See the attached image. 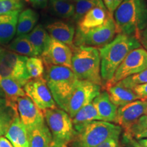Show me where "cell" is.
<instances>
[{"instance_id":"cell-1","label":"cell","mask_w":147,"mask_h":147,"mask_svg":"<svg viewBox=\"0 0 147 147\" xmlns=\"http://www.w3.org/2000/svg\"><path fill=\"white\" fill-rule=\"evenodd\" d=\"M142 47L138 38L118 34L110 43L98 49L103 83L109 82L121 62L131 51Z\"/></svg>"},{"instance_id":"cell-2","label":"cell","mask_w":147,"mask_h":147,"mask_svg":"<svg viewBox=\"0 0 147 147\" xmlns=\"http://www.w3.org/2000/svg\"><path fill=\"white\" fill-rule=\"evenodd\" d=\"M117 34L135 36L139 39L147 27L146 0H123L113 13Z\"/></svg>"},{"instance_id":"cell-3","label":"cell","mask_w":147,"mask_h":147,"mask_svg":"<svg viewBox=\"0 0 147 147\" xmlns=\"http://www.w3.org/2000/svg\"><path fill=\"white\" fill-rule=\"evenodd\" d=\"M71 69L78 80L103 85L101 76L100 55L96 47H73Z\"/></svg>"},{"instance_id":"cell-4","label":"cell","mask_w":147,"mask_h":147,"mask_svg":"<svg viewBox=\"0 0 147 147\" xmlns=\"http://www.w3.org/2000/svg\"><path fill=\"white\" fill-rule=\"evenodd\" d=\"M45 79L57 106L64 110L78 80L72 69L62 65H47Z\"/></svg>"},{"instance_id":"cell-5","label":"cell","mask_w":147,"mask_h":147,"mask_svg":"<svg viewBox=\"0 0 147 147\" xmlns=\"http://www.w3.org/2000/svg\"><path fill=\"white\" fill-rule=\"evenodd\" d=\"M122 127L104 121H93L71 141V147H97L112 138L120 136Z\"/></svg>"},{"instance_id":"cell-6","label":"cell","mask_w":147,"mask_h":147,"mask_svg":"<svg viewBox=\"0 0 147 147\" xmlns=\"http://www.w3.org/2000/svg\"><path fill=\"white\" fill-rule=\"evenodd\" d=\"M46 123L52 135V146L69 145L76 132L74 128L71 118L65 110L58 107L43 111Z\"/></svg>"},{"instance_id":"cell-7","label":"cell","mask_w":147,"mask_h":147,"mask_svg":"<svg viewBox=\"0 0 147 147\" xmlns=\"http://www.w3.org/2000/svg\"><path fill=\"white\" fill-rule=\"evenodd\" d=\"M117 29L113 16L109 14L104 23L100 26L86 32L75 33L74 47H102L110 43L115 38Z\"/></svg>"},{"instance_id":"cell-8","label":"cell","mask_w":147,"mask_h":147,"mask_svg":"<svg viewBox=\"0 0 147 147\" xmlns=\"http://www.w3.org/2000/svg\"><path fill=\"white\" fill-rule=\"evenodd\" d=\"M100 92V85L86 80H77L63 110L72 118L82 108L93 102Z\"/></svg>"},{"instance_id":"cell-9","label":"cell","mask_w":147,"mask_h":147,"mask_svg":"<svg viewBox=\"0 0 147 147\" xmlns=\"http://www.w3.org/2000/svg\"><path fill=\"white\" fill-rule=\"evenodd\" d=\"M27 58L28 57L4 49L0 60V75L13 79L24 87L31 79L26 68Z\"/></svg>"},{"instance_id":"cell-10","label":"cell","mask_w":147,"mask_h":147,"mask_svg":"<svg viewBox=\"0 0 147 147\" xmlns=\"http://www.w3.org/2000/svg\"><path fill=\"white\" fill-rule=\"evenodd\" d=\"M147 68V51L143 47L131 51L121 62L107 86L113 85L124 78L136 74Z\"/></svg>"},{"instance_id":"cell-11","label":"cell","mask_w":147,"mask_h":147,"mask_svg":"<svg viewBox=\"0 0 147 147\" xmlns=\"http://www.w3.org/2000/svg\"><path fill=\"white\" fill-rule=\"evenodd\" d=\"M25 94L42 111L57 108L45 78L30 79L24 85Z\"/></svg>"},{"instance_id":"cell-12","label":"cell","mask_w":147,"mask_h":147,"mask_svg":"<svg viewBox=\"0 0 147 147\" xmlns=\"http://www.w3.org/2000/svg\"><path fill=\"white\" fill-rule=\"evenodd\" d=\"M72 49L69 46L51 38L42 53L41 59L47 65H62L71 69Z\"/></svg>"},{"instance_id":"cell-13","label":"cell","mask_w":147,"mask_h":147,"mask_svg":"<svg viewBox=\"0 0 147 147\" xmlns=\"http://www.w3.org/2000/svg\"><path fill=\"white\" fill-rule=\"evenodd\" d=\"M17 111L19 118L29 131L36 127L45 123L43 111L33 101L25 95L17 100Z\"/></svg>"},{"instance_id":"cell-14","label":"cell","mask_w":147,"mask_h":147,"mask_svg":"<svg viewBox=\"0 0 147 147\" xmlns=\"http://www.w3.org/2000/svg\"><path fill=\"white\" fill-rule=\"evenodd\" d=\"M146 113L147 105L145 101L142 100L134 101L118 108L114 123L126 131L141 116Z\"/></svg>"},{"instance_id":"cell-15","label":"cell","mask_w":147,"mask_h":147,"mask_svg":"<svg viewBox=\"0 0 147 147\" xmlns=\"http://www.w3.org/2000/svg\"><path fill=\"white\" fill-rule=\"evenodd\" d=\"M46 29L51 38L62 42L71 48L74 47L76 30L72 25L65 22L55 21L49 24Z\"/></svg>"},{"instance_id":"cell-16","label":"cell","mask_w":147,"mask_h":147,"mask_svg":"<svg viewBox=\"0 0 147 147\" xmlns=\"http://www.w3.org/2000/svg\"><path fill=\"white\" fill-rule=\"evenodd\" d=\"M108 12L106 8L97 6L87 12L77 22L76 32H86L102 25L107 18Z\"/></svg>"},{"instance_id":"cell-17","label":"cell","mask_w":147,"mask_h":147,"mask_svg":"<svg viewBox=\"0 0 147 147\" xmlns=\"http://www.w3.org/2000/svg\"><path fill=\"white\" fill-rule=\"evenodd\" d=\"M97 113L101 121L114 123L118 108L110 100L107 91L100 92V94L93 100Z\"/></svg>"},{"instance_id":"cell-18","label":"cell","mask_w":147,"mask_h":147,"mask_svg":"<svg viewBox=\"0 0 147 147\" xmlns=\"http://www.w3.org/2000/svg\"><path fill=\"white\" fill-rule=\"evenodd\" d=\"M4 136L14 147H29V132L18 115L14 118Z\"/></svg>"},{"instance_id":"cell-19","label":"cell","mask_w":147,"mask_h":147,"mask_svg":"<svg viewBox=\"0 0 147 147\" xmlns=\"http://www.w3.org/2000/svg\"><path fill=\"white\" fill-rule=\"evenodd\" d=\"M110 100L117 108L123 106L134 101L140 100L132 89H127L116 83L106 87Z\"/></svg>"},{"instance_id":"cell-20","label":"cell","mask_w":147,"mask_h":147,"mask_svg":"<svg viewBox=\"0 0 147 147\" xmlns=\"http://www.w3.org/2000/svg\"><path fill=\"white\" fill-rule=\"evenodd\" d=\"M20 11L0 15V44L8 43L16 33V26Z\"/></svg>"},{"instance_id":"cell-21","label":"cell","mask_w":147,"mask_h":147,"mask_svg":"<svg viewBox=\"0 0 147 147\" xmlns=\"http://www.w3.org/2000/svg\"><path fill=\"white\" fill-rule=\"evenodd\" d=\"M72 124L76 134L80 133L88 124L93 121H101L93 103L82 108L71 118Z\"/></svg>"},{"instance_id":"cell-22","label":"cell","mask_w":147,"mask_h":147,"mask_svg":"<svg viewBox=\"0 0 147 147\" xmlns=\"http://www.w3.org/2000/svg\"><path fill=\"white\" fill-rule=\"evenodd\" d=\"M28 132L29 147L52 146V135L46 122Z\"/></svg>"},{"instance_id":"cell-23","label":"cell","mask_w":147,"mask_h":147,"mask_svg":"<svg viewBox=\"0 0 147 147\" xmlns=\"http://www.w3.org/2000/svg\"><path fill=\"white\" fill-rule=\"evenodd\" d=\"M18 115L17 104H11L5 98L0 97V136H4Z\"/></svg>"},{"instance_id":"cell-24","label":"cell","mask_w":147,"mask_h":147,"mask_svg":"<svg viewBox=\"0 0 147 147\" xmlns=\"http://www.w3.org/2000/svg\"><path fill=\"white\" fill-rule=\"evenodd\" d=\"M0 87L5 94V99L11 104L16 105L18 97H23L25 94L23 87L17 82L10 78L0 75Z\"/></svg>"},{"instance_id":"cell-25","label":"cell","mask_w":147,"mask_h":147,"mask_svg":"<svg viewBox=\"0 0 147 147\" xmlns=\"http://www.w3.org/2000/svg\"><path fill=\"white\" fill-rule=\"evenodd\" d=\"M27 36L35 49L37 56L42 55L51 39L47 29L42 25H36L32 32L27 34Z\"/></svg>"},{"instance_id":"cell-26","label":"cell","mask_w":147,"mask_h":147,"mask_svg":"<svg viewBox=\"0 0 147 147\" xmlns=\"http://www.w3.org/2000/svg\"><path fill=\"white\" fill-rule=\"evenodd\" d=\"M39 15L36 11L28 8L22 11L18 18L16 26V36L28 34L36 26Z\"/></svg>"},{"instance_id":"cell-27","label":"cell","mask_w":147,"mask_h":147,"mask_svg":"<svg viewBox=\"0 0 147 147\" xmlns=\"http://www.w3.org/2000/svg\"><path fill=\"white\" fill-rule=\"evenodd\" d=\"M8 50L17 53L18 55L30 57H38L30 41L26 35L18 36L8 45Z\"/></svg>"},{"instance_id":"cell-28","label":"cell","mask_w":147,"mask_h":147,"mask_svg":"<svg viewBox=\"0 0 147 147\" xmlns=\"http://www.w3.org/2000/svg\"><path fill=\"white\" fill-rule=\"evenodd\" d=\"M50 4L53 12L63 18H72L75 12V5L72 1L62 0H50Z\"/></svg>"},{"instance_id":"cell-29","label":"cell","mask_w":147,"mask_h":147,"mask_svg":"<svg viewBox=\"0 0 147 147\" xmlns=\"http://www.w3.org/2000/svg\"><path fill=\"white\" fill-rule=\"evenodd\" d=\"M74 5L75 12L71 18L74 22H78L87 12L95 7L106 8L102 0H76Z\"/></svg>"},{"instance_id":"cell-30","label":"cell","mask_w":147,"mask_h":147,"mask_svg":"<svg viewBox=\"0 0 147 147\" xmlns=\"http://www.w3.org/2000/svg\"><path fill=\"white\" fill-rule=\"evenodd\" d=\"M26 68L31 79L42 77L45 74V64L42 59L38 57L27 58Z\"/></svg>"},{"instance_id":"cell-31","label":"cell","mask_w":147,"mask_h":147,"mask_svg":"<svg viewBox=\"0 0 147 147\" xmlns=\"http://www.w3.org/2000/svg\"><path fill=\"white\" fill-rule=\"evenodd\" d=\"M146 82H147V68L136 74L127 77L123 80L117 82V84L127 89H133L136 86Z\"/></svg>"},{"instance_id":"cell-32","label":"cell","mask_w":147,"mask_h":147,"mask_svg":"<svg viewBox=\"0 0 147 147\" xmlns=\"http://www.w3.org/2000/svg\"><path fill=\"white\" fill-rule=\"evenodd\" d=\"M23 8V3L20 0H0V15L20 11Z\"/></svg>"},{"instance_id":"cell-33","label":"cell","mask_w":147,"mask_h":147,"mask_svg":"<svg viewBox=\"0 0 147 147\" xmlns=\"http://www.w3.org/2000/svg\"><path fill=\"white\" fill-rule=\"evenodd\" d=\"M147 129V113L141 116L132 125L126 130L124 135L134 137L136 134L140 133Z\"/></svg>"},{"instance_id":"cell-34","label":"cell","mask_w":147,"mask_h":147,"mask_svg":"<svg viewBox=\"0 0 147 147\" xmlns=\"http://www.w3.org/2000/svg\"><path fill=\"white\" fill-rule=\"evenodd\" d=\"M132 90L139 97L140 100H147V82L138 85Z\"/></svg>"},{"instance_id":"cell-35","label":"cell","mask_w":147,"mask_h":147,"mask_svg":"<svg viewBox=\"0 0 147 147\" xmlns=\"http://www.w3.org/2000/svg\"><path fill=\"white\" fill-rule=\"evenodd\" d=\"M119 144V138L115 137L108 139L97 147H118Z\"/></svg>"},{"instance_id":"cell-36","label":"cell","mask_w":147,"mask_h":147,"mask_svg":"<svg viewBox=\"0 0 147 147\" xmlns=\"http://www.w3.org/2000/svg\"><path fill=\"white\" fill-rule=\"evenodd\" d=\"M33 7L36 8H45L50 0H29Z\"/></svg>"},{"instance_id":"cell-37","label":"cell","mask_w":147,"mask_h":147,"mask_svg":"<svg viewBox=\"0 0 147 147\" xmlns=\"http://www.w3.org/2000/svg\"><path fill=\"white\" fill-rule=\"evenodd\" d=\"M102 1L108 13L111 16H113V13L115 10V6H114V0H102Z\"/></svg>"},{"instance_id":"cell-38","label":"cell","mask_w":147,"mask_h":147,"mask_svg":"<svg viewBox=\"0 0 147 147\" xmlns=\"http://www.w3.org/2000/svg\"><path fill=\"white\" fill-rule=\"evenodd\" d=\"M124 139L125 141V142H127L132 147H144L141 144H140L133 137L124 135Z\"/></svg>"},{"instance_id":"cell-39","label":"cell","mask_w":147,"mask_h":147,"mask_svg":"<svg viewBox=\"0 0 147 147\" xmlns=\"http://www.w3.org/2000/svg\"><path fill=\"white\" fill-rule=\"evenodd\" d=\"M0 147H14L10 141L5 137L0 136Z\"/></svg>"},{"instance_id":"cell-40","label":"cell","mask_w":147,"mask_h":147,"mask_svg":"<svg viewBox=\"0 0 147 147\" xmlns=\"http://www.w3.org/2000/svg\"><path fill=\"white\" fill-rule=\"evenodd\" d=\"M139 40L140 43L147 44V27L141 32L139 37Z\"/></svg>"},{"instance_id":"cell-41","label":"cell","mask_w":147,"mask_h":147,"mask_svg":"<svg viewBox=\"0 0 147 147\" xmlns=\"http://www.w3.org/2000/svg\"><path fill=\"white\" fill-rule=\"evenodd\" d=\"M134 138L136 140H140V139H143V138H147V129L144 130V131L140 132V133L136 134V136H134Z\"/></svg>"},{"instance_id":"cell-42","label":"cell","mask_w":147,"mask_h":147,"mask_svg":"<svg viewBox=\"0 0 147 147\" xmlns=\"http://www.w3.org/2000/svg\"><path fill=\"white\" fill-rule=\"evenodd\" d=\"M137 141L138 142L139 144L142 145V146H143L144 147H147V138L140 139V140H138Z\"/></svg>"},{"instance_id":"cell-43","label":"cell","mask_w":147,"mask_h":147,"mask_svg":"<svg viewBox=\"0 0 147 147\" xmlns=\"http://www.w3.org/2000/svg\"><path fill=\"white\" fill-rule=\"evenodd\" d=\"M123 0H114V6H115V9H116L119 6V5L122 2Z\"/></svg>"},{"instance_id":"cell-44","label":"cell","mask_w":147,"mask_h":147,"mask_svg":"<svg viewBox=\"0 0 147 147\" xmlns=\"http://www.w3.org/2000/svg\"><path fill=\"white\" fill-rule=\"evenodd\" d=\"M0 97L5 98V94H4V93H3V91H2V89H1V87H0Z\"/></svg>"},{"instance_id":"cell-45","label":"cell","mask_w":147,"mask_h":147,"mask_svg":"<svg viewBox=\"0 0 147 147\" xmlns=\"http://www.w3.org/2000/svg\"><path fill=\"white\" fill-rule=\"evenodd\" d=\"M3 51H4V49H3V48L0 47V60H1V57H2V55H3Z\"/></svg>"},{"instance_id":"cell-46","label":"cell","mask_w":147,"mask_h":147,"mask_svg":"<svg viewBox=\"0 0 147 147\" xmlns=\"http://www.w3.org/2000/svg\"><path fill=\"white\" fill-rule=\"evenodd\" d=\"M141 45H142V47L144 49L147 51V44L145 43H141Z\"/></svg>"},{"instance_id":"cell-47","label":"cell","mask_w":147,"mask_h":147,"mask_svg":"<svg viewBox=\"0 0 147 147\" xmlns=\"http://www.w3.org/2000/svg\"><path fill=\"white\" fill-rule=\"evenodd\" d=\"M62 1H76V0H62Z\"/></svg>"},{"instance_id":"cell-48","label":"cell","mask_w":147,"mask_h":147,"mask_svg":"<svg viewBox=\"0 0 147 147\" xmlns=\"http://www.w3.org/2000/svg\"><path fill=\"white\" fill-rule=\"evenodd\" d=\"M59 147H69L68 145H63V146H59Z\"/></svg>"},{"instance_id":"cell-49","label":"cell","mask_w":147,"mask_h":147,"mask_svg":"<svg viewBox=\"0 0 147 147\" xmlns=\"http://www.w3.org/2000/svg\"><path fill=\"white\" fill-rule=\"evenodd\" d=\"M144 101H145V102H146V105H147V100H144Z\"/></svg>"},{"instance_id":"cell-50","label":"cell","mask_w":147,"mask_h":147,"mask_svg":"<svg viewBox=\"0 0 147 147\" xmlns=\"http://www.w3.org/2000/svg\"><path fill=\"white\" fill-rule=\"evenodd\" d=\"M146 4H147V0H146Z\"/></svg>"},{"instance_id":"cell-51","label":"cell","mask_w":147,"mask_h":147,"mask_svg":"<svg viewBox=\"0 0 147 147\" xmlns=\"http://www.w3.org/2000/svg\"><path fill=\"white\" fill-rule=\"evenodd\" d=\"M26 1H29V0H26Z\"/></svg>"}]
</instances>
